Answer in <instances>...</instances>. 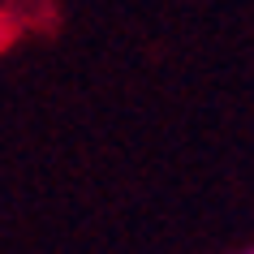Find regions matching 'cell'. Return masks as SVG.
<instances>
[{"instance_id": "cell-1", "label": "cell", "mask_w": 254, "mask_h": 254, "mask_svg": "<svg viewBox=\"0 0 254 254\" xmlns=\"http://www.w3.org/2000/svg\"><path fill=\"white\" fill-rule=\"evenodd\" d=\"M246 254H254V250H246Z\"/></svg>"}]
</instances>
